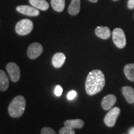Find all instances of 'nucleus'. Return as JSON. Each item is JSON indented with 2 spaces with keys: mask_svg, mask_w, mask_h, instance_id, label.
Returning a JSON list of instances; mask_svg holds the SVG:
<instances>
[{
  "mask_svg": "<svg viewBox=\"0 0 134 134\" xmlns=\"http://www.w3.org/2000/svg\"><path fill=\"white\" fill-rule=\"evenodd\" d=\"M34 27L33 23L27 19H22L16 25V33L20 36H26L31 32Z\"/></svg>",
  "mask_w": 134,
  "mask_h": 134,
  "instance_id": "7ed1b4c3",
  "label": "nucleus"
},
{
  "mask_svg": "<svg viewBox=\"0 0 134 134\" xmlns=\"http://www.w3.org/2000/svg\"><path fill=\"white\" fill-rule=\"evenodd\" d=\"M105 76L99 70H92L87 76L85 90L89 96H93L99 93L105 86Z\"/></svg>",
  "mask_w": 134,
  "mask_h": 134,
  "instance_id": "f257e3e1",
  "label": "nucleus"
},
{
  "mask_svg": "<svg viewBox=\"0 0 134 134\" xmlns=\"http://www.w3.org/2000/svg\"><path fill=\"white\" fill-rule=\"evenodd\" d=\"M26 101L23 96H17L13 98L8 106V113L12 117L17 118L23 115L26 109Z\"/></svg>",
  "mask_w": 134,
  "mask_h": 134,
  "instance_id": "f03ea898",
  "label": "nucleus"
},
{
  "mask_svg": "<svg viewBox=\"0 0 134 134\" xmlns=\"http://www.w3.org/2000/svg\"><path fill=\"white\" fill-rule=\"evenodd\" d=\"M51 5L55 11L62 12L65 9V0H51Z\"/></svg>",
  "mask_w": 134,
  "mask_h": 134,
  "instance_id": "a211bd4d",
  "label": "nucleus"
},
{
  "mask_svg": "<svg viewBox=\"0 0 134 134\" xmlns=\"http://www.w3.org/2000/svg\"><path fill=\"white\" fill-rule=\"evenodd\" d=\"M43 52V47L39 43H31L27 49V56L30 59L38 58Z\"/></svg>",
  "mask_w": 134,
  "mask_h": 134,
  "instance_id": "0eeeda50",
  "label": "nucleus"
},
{
  "mask_svg": "<svg viewBox=\"0 0 134 134\" xmlns=\"http://www.w3.org/2000/svg\"><path fill=\"white\" fill-rule=\"evenodd\" d=\"M65 60H66V57H65L64 53L58 52L55 53L53 56L52 63L53 66L55 68H59L62 66L64 64Z\"/></svg>",
  "mask_w": 134,
  "mask_h": 134,
  "instance_id": "9b49d317",
  "label": "nucleus"
},
{
  "mask_svg": "<svg viewBox=\"0 0 134 134\" xmlns=\"http://www.w3.org/2000/svg\"><path fill=\"white\" fill-rule=\"evenodd\" d=\"M124 72L127 79L130 81L134 82V63L125 65L124 68Z\"/></svg>",
  "mask_w": 134,
  "mask_h": 134,
  "instance_id": "f3484780",
  "label": "nucleus"
},
{
  "mask_svg": "<svg viewBox=\"0 0 134 134\" xmlns=\"http://www.w3.org/2000/svg\"><path fill=\"white\" fill-rule=\"evenodd\" d=\"M33 7L42 11H46L49 8V4L46 0H29Z\"/></svg>",
  "mask_w": 134,
  "mask_h": 134,
  "instance_id": "2eb2a0df",
  "label": "nucleus"
},
{
  "mask_svg": "<svg viewBox=\"0 0 134 134\" xmlns=\"http://www.w3.org/2000/svg\"><path fill=\"white\" fill-rule=\"evenodd\" d=\"M41 134H57L54 130L48 127H43L41 130Z\"/></svg>",
  "mask_w": 134,
  "mask_h": 134,
  "instance_id": "aec40b11",
  "label": "nucleus"
},
{
  "mask_svg": "<svg viewBox=\"0 0 134 134\" xmlns=\"http://www.w3.org/2000/svg\"><path fill=\"white\" fill-rule=\"evenodd\" d=\"M59 134H75V132L73 129L69 127L65 126L62 127L59 131Z\"/></svg>",
  "mask_w": 134,
  "mask_h": 134,
  "instance_id": "6ab92c4d",
  "label": "nucleus"
},
{
  "mask_svg": "<svg viewBox=\"0 0 134 134\" xmlns=\"http://www.w3.org/2000/svg\"><path fill=\"white\" fill-rule=\"evenodd\" d=\"M81 7V1L80 0H71L69 7L68 13L71 16H76L79 13Z\"/></svg>",
  "mask_w": 134,
  "mask_h": 134,
  "instance_id": "4468645a",
  "label": "nucleus"
},
{
  "mask_svg": "<svg viewBox=\"0 0 134 134\" xmlns=\"http://www.w3.org/2000/svg\"><path fill=\"white\" fill-rule=\"evenodd\" d=\"M95 34L102 39H108L111 36V32L108 27L98 26L95 29Z\"/></svg>",
  "mask_w": 134,
  "mask_h": 134,
  "instance_id": "9d476101",
  "label": "nucleus"
},
{
  "mask_svg": "<svg viewBox=\"0 0 134 134\" xmlns=\"http://www.w3.org/2000/svg\"><path fill=\"white\" fill-rule=\"evenodd\" d=\"M129 134H134V127H132L129 130Z\"/></svg>",
  "mask_w": 134,
  "mask_h": 134,
  "instance_id": "b1692460",
  "label": "nucleus"
},
{
  "mask_svg": "<svg viewBox=\"0 0 134 134\" xmlns=\"http://www.w3.org/2000/svg\"><path fill=\"white\" fill-rule=\"evenodd\" d=\"M63 93V88H62L60 85H57L55 87V90H54V93L55 96H60L62 95V94Z\"/></svg>",
  "mask_w": 134,
  "mask_h": 134,
  "instance_id": "412c9836",
  "label": "nucleus"
},
{
  "mask_svg": "<svg viewBox=\"0 0 134 134\" xmlns=\"http://www.w3.org/2000/svg\"><path fill=\"white\" fill-rule=\"evenodd\" d=\"M6 70L13 82H18L21 78V70L16 63L10 62L6 65Z\"/></svg>",
  "mask_w": 134,
  "mask_h": 134,
  "instance_id": "423d86ee",
  "label": "nucleus"
},
{
  "mask_svg": "<svg viewBox=\"0 0 134 134\" xmlns=\"http://www.w3.org/2000/svg\"><path fill=\"white\" fill-rule=\"evenodd\" d=\"M85 122L83 120L80 119H71L67 120L64 122V125L66 127H69L72 129H81L84 127Z\"/></svg>",
  "mask_w": 134,
  "mask_h": 134,
  "instance_id": "dca6fc26",
  "label": "nucleus"
},
{
  "mask_svg": "<svg viewBox=\"0 0 134 134\" xmlns=\"http://www.w3.org/2000/svg\"><path fill=\"white\" fill-rule=\"evenodd\" d=\"M117 98L114 94H108L104 97L101 102L102 108L105 110H110L116 103Z\"/></svg>",
  "mask_w": 134,
  "mask_h": 134,
  "instance_id": "1a4fd4ad",
  "label": "nucleus"
},
{
  "mask_svg": "<svg viewBox=\"0 0 134 134\" xmlns=\"http://www.w3.org/2000/svg\"><path fill=\"white\" fill-rule=\"evenodd\" d=\"M127 7L130 9H134V0H129Z\"/></svg>",
  "mask_w": 134,
  "mask_h": 134,
  "instance_id": "5701e85b",
  "label": "nucleus"
},
{
  "mask_svg": "<svg viewBox=\"0 0 134 134\" xmlns=\"http://www.w3.org/2000/svg\"><path fill=\"white\" fill-rule=\"evenodd\" d=\"M9 81L7 74L4 71L0 70V91H6L9 88Z\"/></svg>",
  "mask_w": 134,
  "mask_h": 134,
  "instance_id": "f8f14e48",
  "label": "nucleus"
},
{
  "mask_svg": "<svg viewBox=\"0 0 134 134\" xmlns=\"http://www.w3.org/2000/svg\"><path fill=\"white\" fill-rule=\"evenodd\" d=\"M88 1H90V2H92V3H96L98 2V0H88Z\"/></svg>",
  "mask_w": 134,
  "mask_h": 134,
  "instance_id": "393cba45",
  "label": "nucleus"
},
{
  "mask_svg": "<svg viewBox=\"0 0 134 134\" xmlns=\"http://www.w3.org/2000/svg\"><path fill=\"white\" fill-rule=\"evenodd\" d=\"M114 43L117 47L124 48L126 46V37L123 30L120 28H115L112 34Z\"/></svg>",
  "mask_w": 134,
  "mask_h": 134,
  "instance_id": "20e7f679",
  "label": "nucleus"
},
{
  "mask_svg": "<svg viewBox=\"0 0 134 134\" xmlns=\"http://www.w3.org/2000/svg\"><path fill=\"white\" fill-rule=\"evenodd\" d=\"M77 95V93L74 90H72V91H70L69 93H68L67 94V98H68V100H71L73 99H74L75 98V97Z\"/></svg>",
  "mask_w": 134,
  "mask_h": 134,
  "instance_id": "4be33fe9",
  "label": "nucleus"
},
{
  "mask_svg": "<svg viewBox=\"0 0 134 134\" xmlns=\"http://www.w3.org/2000/svg\"><path fill=\"white\" fill-rule=\"evenodd\" d=\"M122 92L129 103H134V89L133 88L129 86H124L122 88Z\"/></svg>",
  "mask_w": 134,
  "mask_h": 134,
  "instance_id": "ddd939ff",
  "label": "nucleus"
},
{
  "mask_svg": "<svg viewBox=\"0 0 134 134\" xmlns=\"http://www.w3.org/2000/svg\"><path fill=\"white\" fill-rule=\"evenodd\" d=\"M120 113V108H117V107L111 109L108 112V113L105 115L104 119V122L105 124L109 127L114 126Z\"/></svg>",
  "mask_w": 134,
  "mask_h": 134,
  "instance_id": "39448f33",
  "label": "nucleus"
},
{
  "mask_svg": "<svg viewBox=\"0 0 134 134\" xmlns=\"http://www.w3.org/2000/svg\"><path fill=\"white\" fill-rule=\"evenodd\" d=\"M114 1H119V0H113Z\"/></svg>",
  "mask_w": 134,
  "mask_h": 134,
  "instance_id": "a878e982",
  "label": "nucleus"
},
{
  "mask_svg": "<svg viewBox=\"0 0 134 134\" xmlns=\"http://www.w3.org/2000/svg\"><path fill=\"white\" fill-rule=\"evenodd\" d=\"M16 10L21 14L29 16H37L39 14V11L37 9L33 6L21 5L16 8Z\"/></svg>",
  "mask_w": 134,
  "mask_h": 134,
  "instance_id": "6e6552de",
  "label": "nucleus"
}]
</instances>
